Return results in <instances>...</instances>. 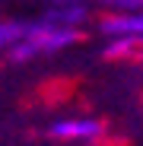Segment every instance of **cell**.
<instances>
[{"mask_svg": "<svg viewBox=\"0 0 143 146\" xmlns=\"http://www.w3.org/2000/svg\"><path fill=\"white\" fill-rule=\"evenodd\" d=\"M80 38H83V32L57 29V26H48V22H41V19H26L22 41L13 48V51H7V60L10 64H29V60L45 57V54L67 51V48H73Z\"/></svg>", "mask_w": 143, "mask_h": 146, "instance_id": "cell-1", "label": "cell"}, {"mask_svg": "<svg viewBox=\"0 0 143 146\" xmlns=\"http://www.w3.org/2000/svg\"><path fill=\"white\" fill-rule=\"evenodd\" d=\"M45 133L57 143H99L105 137V121L92 114H67L54 117Z\"/></svg>", "mask_w": 143, "mask_h": 146, "instance_id": "cell-2", "label": "cell"}, {"mask_svg": "<svg viewBox=\"0 0 143 146\" xmlns=\"http://www.w3.org/2000/svg\"><path fill=\"white\" fill-rule=\"evenodd\" d=\"M95 29H99L108 38H137L143 41V3H118L111 13H105L99 22H95Z\"/></svg>", "mask_w": 143, "mask_h": 146, "instance_id": "cell-3", "label": "cell"}, {"mask_svg": "<svg viewBox=\"0 0 143 146\" xmlns=\"http://www.w3.org/2000/svg\"><path fill=\"white\" fill-rule=\"evenodd\" d=\"M48 26H57V29H73V32H83V26L92 19V7L89 3H70V0H57V3H48L38 16Z\"/></svg>", "mask_w": 143, "mask_h": 146, "instance_id": "cell-4", "label": "cell"}, {"mask_svg": "<svg viewBox=\"0 0 143 146\" xmlns=\"http://www.w3.org/2000/svg\"><path fill=\"white\" fill-rule=\"evenodd\" d=\"M140 44H143V41H137V38H108V41L102 44V57H108V60L134 57V60H137V51H140Z\"/></svg>", "mask_w": 143, "mask_h": 146, "instance_id": "cell-5", "label": "cell"}, {"mask_svg": "<svg viewBox=\"0 0 143 146\" xmlns=\"http://www.w3.org/2000/svg\"><path fill=\"white\" fill-rule=\"evenodd\" d=\"M22 32H26V19H7L0 16V51H13V48L22 41Z\"/></svg>", "mask_w": 143, "mask_h": 146, "instance_id": "cell-6", "label": "cell"}, {"mask_svg": "<svg viewBox=\"0 0 143 146\" xmlns=\"http://www.w3.org/2000/svg\"><path fill=\"white\" fill-rule=\"evenodd\" d=\"M137 60H143V44H140V51H137Z\"/></svg>", "mask_w": 143, "mask_h": 146, "instance_id": "cell-7", "label": "cell"}, {"mask_svg": "<svg viewBox=\"0 0 143 146\" xmlns=\"http://www.w3.org/2000/svg\"><path fill=\"white\" fill-rule=\"evenodd\" d=\"M0 16H3V10H0Z\"/></svg>", "mask_w": 143, "mask_h": 146, "instance_id": "cell-8", "label": "cell"}]
</instances>
